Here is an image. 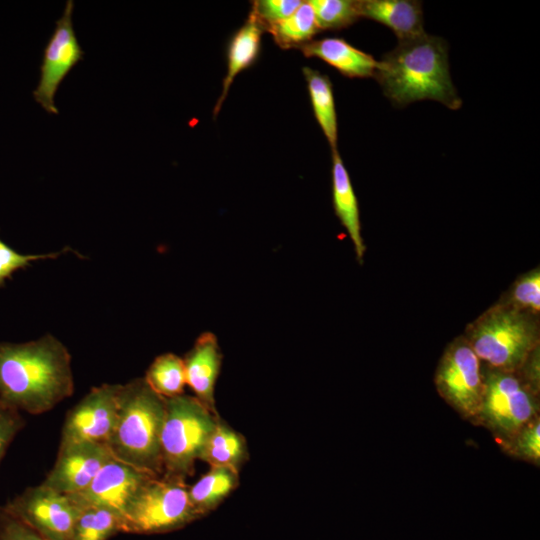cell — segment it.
I'll return each mask as SVG.
<instances>
[{
	"instance_id": "1",
	"label": "cell",
	"mask_w": 540,
	"mask_h": 540,
	"mask_svg": "<svg viewBox=\"0 0 540 540\" xmlns=\"http://www.w3.org/2000/svg\"><path fill=\"white\" fill-rule=\"evenodd\" d=\"M74 392L71 355L54 336L0 344V402L39 415Z\"/></svg>"
},
{
	"instance_id": "2",
	"label": "cell",
	"mask_w": 540,
	"mask_h": 540,
	"mask_svg": "<svg viewBox=\"0 0 540 540\" xmlns=\"http://www.w3.org/2000/svg\"><path fill=\"white\" fill-rule=\"evenodd\" d=\"M374 77L396 107L421 100H435L451 110L462 105L449 72L448 45L438 36L424 33L399 41L378 61Z\"/></svg>"
},
{
	"instance_id": "3",
	"label": "cell",
	"mask_w": 540,
	"mask_h": 540,
	"mask_svg": "<svg viewBox=\"0 0 540 540\" xmlns=\"http://www.w3.org/2000/svg\"><path fill=\"white\" fill-rule=\"evenodd\" d=\"M165 410V398L144 377L121 384L117 416L106 444L112 457L149 475L162 476Z\"/></svg>"
},
{
	"instance_id": "4",
	"label": "cell",
	"mask_w": 540,
	"mask_h": 540,
	"mask_svg": "<svg viewBox=\"0 0 540 540\" xmlns=\"http://www.w3.org/2000/svg\"><path fill=\"white\" fill-rule=\"evenodd\" d=\"M463 336L485 368L518 372L540 348L539 316L501 298L469 323Z\"/></svg>"
},
{
	"instance_id": "5",
	"label": "cell",
	"mask_w": 540,
	"mask_h": 540,
	"mask_svg": "<svg viewBox=\"0 0 540 540\" xmlns=\"http://www.w3.org/2000/svg\"><path fill=\"white\" fill-rule=\"evenodd\" d=\"M161 433L163 474L185 480L195 471L204 447L219 419L195 396L165 398Z\"/></svg>"
},
{
	"instance_id": "6",
	"label": "cell",
	"mask_w": 540,
	"mask_h": 540,
	"mask_svg": "<svg viewBox=\"0 0 540 540\" xmlns=\"http://www.w3.org/2000/svg\"><path fill=\"white\" fill-rule=\"evenodd\" d=\"M199 518L185 480L150 477L128 503L121 516V531L155 534L173 531Z\"/></svg>"
},
{
	"instance_id": "7",
	"label": "cell",
	"mask_w": 540,
	"mask_h": 540,
	"mask_svg": "<svg viewBox=\"0 0 540 540\" xmlns=\"http://www.w3.org/2000/svg\"><path fill=\"white\" fill-rule=\"evenodd\" d=\"M485 394L476 424L486 428L499 446L540 417L539 393L518 372L484 367Z\"/></svg>"
},
{
	"instance_id": "8",
	"label": "cell",
	"mask_w": 540,
	"mask_h": 540,
	"mask_svg": "<svg viewBox=\"0 0 540 540\" xmlns=\"http://www.w3.org/2000/svg\"><path fill=\"white\" fill-rule=\"evenodd\" d=\"M434 384L439 396L461 418L476 424L485 394L484 366L463 335L446 346Z\"/></svg>"
},
{
	"instance_id": "9",
	"label": "cell",
	"mask_w": 540,
	"mask_h": 540,
	"mask_svg": "<svg viewBox=\"0 0 540 540\" xmlns=\"http://www.w3.org/2000/svg\"><path fill=\"white\" fill-rule=\"evenodd\" d=\"M4 506L46 540H70L81 510L68 495L42 483L26 488Z\"/></svg>"
},
{
	"instance_id": "10",
	"label": "cell",
	"mask_w": 540,
	"mask_h": 540,
	"mask_svg": "<svg viewBox=\"0 0 540 540\" xmlns=\"http://www.w3.org/2000/svg\"><path fill=\"white\" fill-rule=\"evenodd\" d=\"M74 2H66L62 16L46 43L40 66V80L33 91L34 100L49 114H58L55 95L66 76L80 62L85 53L76 37L72 14Z\"/></svg>"
},
{
	"instance_id": "11",
	"label": "cell",
	"mask_w": 540,
	"mask_h": 540,
	"mask_svg": "<svg viewBox=\"0 0 540 540\" xmlns=\"http://www.w3.org/2000/svg\"><path fill=\"white\" fill-rule=\"evenodd\" d=\"M121 384L92 388L65 417L60 443L92 442L107 444L113 430Z\"/></svg>"
},
{
	"instance_id": "12",
	"label": "cell",
	"mask_w": 540,
	"mask_h": 540,
	"mask_svg": "<svg viewBox=\"0 0 540 540\" xmlns=\"http://www.w3.org/2000/svg\"><path fill=\"white\" fill-rule=\"evenodd\" d=\"M150 477L155 476L111 457L84 490L68 496L80 508L102 507L122 516L128 503Z\"/></svg>"
},
{
	"instance_id": "13",
	"label": "cell",
	"mask_w": 540,
	"mask_h": 540,
	"mask_svg": "<svg viewBox=\"0 0 540 540\" xmlns=\"http://www.w3.org/2000/svg\"><path fill=\"white\" fill-rule=\"evenodd\" d=\"M112 457L105 444L59 443L55 463L42 484L65 495L84 490Z\"/></svg>"
},
{
	"instance_id": "14",
	"label": "cell",
	"mask_w": 540,
	"mask_h": 540,
	"mask_svg": "<svg viewBox=\"0 0 540 540\" xmlns=\"http://www.w3.org/2000/svg\"><path fill=\"white\" fill-rule=\"evenodd\" d=\"M222 352L216 335L203 332L183 358L186 385L212 413L218 415L215 385L222 365Z\"/></svg>"
},
{
	"instance_id": "15",
	"label": "cell",
	"mask_w": 540,
	"mask_h": 540,
	"mask_svg": "<svg viewBox=\"0 0 540 540\" xmlns=\"http://www.w3.org/2000/svg\"><path fill=\"white\" fill-rule=\"evenodd\" d=\"M360 18H368L388 27L405 41L425 33L422 3L416 0H358Z\"/></svg>"
},
{
	"instance_id": "16",
	"label": "cell",
	"mask_w": 540,
	"mask_h": 540,
	"mask_svg": "<svg viewBox=\"0 0 540 540\" xmlns=\"http://www.w3.org/2000/svg\"><path fill=\"white\" fill-rule=\"evenodd\" d=\"M306 57H316L349 78L374 77L378 61L338 37L310 41L301 46Z\"/></svg>"
},
{
	"instance_id": "17",
	"label": "cell",
	"mask_w": 540,
	"mask_h": 540,
	"mask_svg": "<svg viewBox=\"0 0 540 540\" xmlns=\"http://www.w3.org/2000/svg\"><path fill=\"white\" fill-rule=\"evenodd\" d=\"M332 200L335 214L351 239L357 261L362 264L366 246L361 233L358 200L337 149L332 150Z\"/></svg>"
},
{
	"instance_id": "18",
	"label": "cell",
	"mask_w": 540,
	"mask_h": 540,
	"mask_svg": "<svg viewBox=\"0 0 540 540\" xmlns=\"http://www.w3.org/2000/svg\"><path fill=\"white\" fill-rule=\"evenodd\" d=\"M262 31L261 23L251 11L247 21L232 37L227 52V73L223 81L221 95L214 107L215 116L218 114L234 78L256 60Z\"/></svg>"
},
{
	"instance_id": "19",
	"label": "cell",
	"mask_w": 540,
	"mask_h": 540,
	"mask_svg": "<svg viewBox=\"0 0 540 540\" xmlns=\"http://www.w3.org/2000/svg\"><path fill=\"white\" fill-rule=\"evenodd\" d=\"M239 485V472L223 466H210V469L193 485L188 486L191 504L202 516L215 509Z\"/></svg>"
},
{
	"instance_id": "20",
	"label": "cell",
	"mask_w": 540,
	"mask_h": 540,
	"mask_svg": "<svg viewBox=\"0 0 540 540\" xmlns=\"http://www.w3.org/2000/svg\"><path fill=\"white\" fill-rule=\"evenodd\" d=\"M247 459L248 448L245 437L219 417L200 460L210 466L229 467L239 472Z\"/></svg>"
},
{
	"instance_id": "21",
	"label": "cell",
	"mask_w": 540,
	"mask_h": 540,
	"mask_svg": "<svg viewBox=\"0 0 540 540\" xmlns=\"http://www.w3.org/2000/svg\"><path fill=\"white\" fill-rule=\"evenodd\" d=\"M302 71L315 118L331 149H337L338 124L330 78L309 67H304Z\"/></svg>"
},
{
	"instance_id": "22",
	"label": "cell",
	"mask_w": 540,
	"mask_h": 540,
	"mask_svg": "<svg viewBox=\"0 0 540 540\" xmlns=\"http://www.w3.org/2000/svg\"><path fill=\"white\" fill-rule=\"evenodd\" d=\"M276 44L284 49L303 46L320 31L309 1L301 5L287 18L266 28Z\"/></svg>"
},
{
	"instance_id": "23",
	"label": "cell",
	"mask_w": 540,
	"mask_h": 540,
	"mask_svg": "<svg viewBox=\"0 0 540 540\" xmlns=\"http://www.w3.org/2000/svg\"><path fill=\"white\" fill-rule=\"evenodd\" d=\"M144 379L163 398L184 394L186 376L183 358L173 353L157 356L148 367Z\"/></svg>"
},
{
	"instance_id": "24",
	"label": "cell",
	"mask_w": 540,
	"mask_h": 540,
	"mask_svg": "<svg viewBox=\"0 0 540 540\" xmlns=\"http://www.w3.org/2000/svg\"><path fill=\"white\" fill-rule=\"evenodd\" d=\"M122 533L121 516L102 507L81 508L70 540H109Z\"/></svg>"
},
{
	"instance_id": "25",
	"label": "cell",
	"mask_w": 540,
	"mask_h": 540,
	"mask_svg": "<svg viewBox=\"0 0 540 540\" xmlns=\"http://www.w3.org/2000/svg\"><path fill=\"white\" fill-rule=\"evenodd\" d=\"M319 30H339L360 18L358 1L310 0Z\"/></svg>"
},
{
	"instance_id": "26",
	"label": "cell",
	"mask_w": 540,
	"mask_h": 540,
	"mask_svg": "<svg viewBox=\"0 0 540 540\" xmlns=\"http://www.w3.org/2000/svg\"><path fill=\"white\" fill-rule=\"evenodd\" d=\"M503 300L519 310L539 316L540 313V270L539 267L520 275Z\"/></svg>"
},
{
	"instance_id": "27",
	"label": "cell",
	"mask_w": 540,
	"mask_h": 540,
	"mask_svg": "<svg viewBox=\"0 0 540 540\" xmlns=\"http://www.w3.org/2000/svg\"><path fill=\"white\" fill-rule=\"evenodd\" d=\"M500 448L507 455L538 467L540 464V417L523 427Z\"/></svg>"
},
{
	"instance_id": "28",
	"label": "cell",
	"mask_w": 540,
	"mask_h": 540,
	"mask_svg": "<svg viewBox=\"0 0 540 540\" xmlns=\"http://www.w3.org/2000/svg\"><path fill=\"white\" fill-rule=\"evenodd\" d=\"M68 251H71V249L65 247L60 252L24 255L16 252L0 239V286H2L5 283V280L10 278L15 271L27 267L31 262L41 259L57 258Z\"/></svg>"
},
{
	"instance_id": "29",
	"label": "cell",
	"mask_w": 540,
	"mask_h": 540,
	"mask_svg": "<svg viewBox=\"0 0 540 540\" xmlns=\"http://www.w3.org/2000/svg\"><path fill=\"white\" fill-rule=\"evenodd\" d=\"M301 3L300 0H259L254 2L252 11L266 29L290 16Z\"/></svg>"
},
{
	"instance_id": "30",
	"label": "cell",
	"mask_w": 540,
	"mask_h": 540,
	"mask_svg": "<svg viewBox=\"0 0 540 540\" xmlns=\"http://www.w3.org/2000/svg\"><path fill=\"white\" fill-rule=\"evenodd\" d=\"M25 426L20 411L0 402V462L15 436Z\"/></svg>"
},
{
	"instance_id": "31",
	"label": "cell",
	"mask_w": 540,
	"mask_h": 540,
	"mask_svg": "<svg viewBox=\"0 0 540 540\" xmlns=\"http://www.w3.org/2000/svg\"><path fill=\"white\" fill-rule=\"evenodd\" d=\"M0 540H46L0 505Z\"/></svg>"
}]
</instances>
